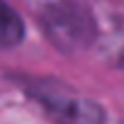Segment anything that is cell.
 Instances as JSON below:
<instances>
[{"label": "cell", "mask_w": 124, "mask_h": 124, "mask_svg": "<svg viewBox=\"0 0 124 124\" xmlns=\"http://www.w3.org/2000/svg\"><path fill=\"white\" fill-rule=\"evenodd\" d=\"M15 80L20 90L34 100L54 124H105L107 119L102 105L73 93L66 83L32 76H17Z\"/></svg>", "instance_id": "obj_1"}, {"label": "cell", "mask_w": 124, "mask_h": 124, "mask_svg": "<svg viewBox=\"0 0 124 124\" xmlns=\"http://www.w3.org/2000/svg\"><path fill=\"white\" fill-rule=\"evenodd\" d=\"M24 39V24L20 20V15L0 0V49H12Z\"/></svg>", "instance_id": "obj_3"}, {"label": "cell", "mask_w": 124, "mask_h": 124, "mask_svg": "<svg viewBox=\"0 0 124 124\" xmlns=\"http://www.w3.org/2000/svg\"><path fill=\"white\" fill-rule=\"evenodd\" d=\"M46 39L61 51H83L97 37V24L80 0H49L39 15Z\"/></svg>", "instance_id": "obj_2"}]
</instances>
